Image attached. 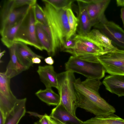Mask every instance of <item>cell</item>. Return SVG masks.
<instances>
[{
	"label": "cell",
	"instance_id": "obj_1",
	"mask_svg": "<svg viewBox=\"0 0 124 124\" xmlns=\"http://www.w3.org/2000/svg\"><path fill=\"white\" fill-rule=\"evenodd\" d=\"M102 84L100 80L87 78L82 81L76 79L74 83L78 107L92 113L95 116H108L114 114L115 108L100 95L99 90Z\"/></svg>",
	"mask_w": 124,
	"mask_h": 124
},
{
	"label": "cell",
	"instance_id": "obj_2",
	"mask_svg": "<svg viewBox=\"0 0 124 124\" xmlns=\"http://www.w3.org/2000/svg\"><path fill=\"white\" fill-rule=\"evenodd\" d=\"M43 9L48 23L52 27L58 38L60 48L64 40L72 37L67 15L66 9L57 10L45 0Z\"/></svg>",
	"mask_w": 124,
	"mask_h": 124
},
{
	"label": "cell",
	"instance_id": "obj_3",
	"mask_svg": "<svg viewBox=\"0 0 124 124\" xmlns=\"http://www.w3.org/2000/svg\"><path fill=\"white\" fill-rule=\"evenodd\" d=\"M58 90L60 98L59 103L72 115L76 116L77 107L76 104V98L74 83L76 79L74 73L66 71L57 74Z\"/></svg>",
	"mask_w": 124,
	"mask_h": 124
},
{
	"label": "cell",
	"instance_id": "obj_4",
	"mask_svg": "<svg viewBox=\"0 0 124 124\" xmlns=\"http://www.w3.org/2000/svg\"><path fill=\"white\" fill-rule=\"evenodd\" d=\"M66 71L83 75L87 78L100 80L105 76V70L98 61H92L70 56L65 64Z\"/></svg>",
	"mask_w": 124,
	"mask_h": 124
},
{
	"label": "cell",
	"instance_id": "obj_5",
	"mask_svg": "<svg viewBox=\"0 0 124 124\" xmlns=\"http://www.w3.org/2000/svg\"><path fill=\"white\" fill-rule=\"evenodd\" d=\"M34 6L31 7L19 27L15 42H21L42 51L43 49L37 36Z\"/></svg>",
	"mask_w": 124,
	"mask_h": 124
},
{
	"label": "cell",
	"instance_id": "obj_6",
	"mask_svg": "<svg viewBox=\"0 0 124 124\" xmlns=\"http://www.w3.org/2000/svg\"><path fill=\"white\" fill-rule=\"evenodd\" d=\"M31 7L27 6L15 8L14 0L4 2L0 12V34L19 21L28 13Z\"/></svg>",
	"mask_w": 124,
	"mask_h": 124
},
{
	"label": "cell",
	"instance_id": "obj_7",
	"mask_svg": "<svg viewBox=\"0 0 124 124\" xmlns=\"http://www.w3.org/2000/svg\"><path fill=\"white\" fill-rule=\"evenodd\" d=\"M97 59L110 75L124 76V50L118 48L98 56Z\"/></svg>",
	"mask_w": 124,
	"mask_h": 124
},
{
	"label": "cell",
	"instance_id": "obj_8",
	"mask_svg": "<svg viewBox=\"0 0 124 124\" xmlns=\"http://www.w3.org/2000/svg\"><path fill=\"white\" fill-rule=\"evenodd\" d=\"M11 79L5 72L0 73V112L5 116L14 107L17 99L10 87Z\"/></svg>",
	"mask_w": 124,
	"mask_h": 124
},
{
	"label": "cell",
	"instance_id": "obj_9",
	"mask_svg": "<svg viewBox=\"0 0 124 124\" xmlns=\"http://www.w3.org/2000/svg\"><path fill=\"white\" fill-rule=\"evenodd\" d=\"M111 40L114 45L124 50V30L107 19L94 26Z\"/></svg>",
	"mask_w": 124,
	"mask_h": 124
},
{
	"label": "cell",
	"instance_id": "obj_10",
	"mask_svg": "<svg viewBox=\"0 0 124 124\" xmlns=\"http://www.w3.org/2000/svg\"><path fill=\"white\" fill-rule=\"evenodd\" d=\"M87 8L92 26L105 20L104 13L110 0H86Z\"/></svg>",
	"mask_w": 124,
	"mask_h": 124
},
{
	"label": "cell",
	"instance_id": "obj_11",
	"mask_svg": "<svg viewBox=\"0 0 124 124\" xmlns=\"http://www.w3.org/2000/svg\"><path fill=\"white\" fill-rule=\"evenodd\" d=\"M78 7V25L77 31L78 35L86 36L90 31L92 26L87 8L85 0H77Z\"/></svg>",
	"mask_w": 124,
	"mask_h": 124
},
{
	"label": "cell",
	"instance_id": "obj_12",
	"mask_svg": "<svg viewBox=\"0 0 124 124\" xmlns=\"http://www.w3.org/2000/svg\"><path fill=\"white\" fill-rule=\"evenodd\" d=\"M16 54L20 63L27 69L33 64L32 61V58L37 57L41 59L44 57L38 55L33 52L27 45L23 43L15 41Z\"/></svg>",
	"mask_w": 124,
	"mask_h": 124
},
{
	"label": "cell",
	"instance_id": "obj_13",
	"mask_svg": "<svg viewBox=\"0 0 124 124\" xmlns=\"http://www.w3.org/2000/svg\"><path fill=\"white\" fill-rule=\"evenodd\" d=\"M106 89L119 97L124 96V76L109 75L102 81Z\"/></svg>",
	"mask_w": 124,
	"mask_h": 124
},
{
	"label": "cell",
	"instance_id": "obj_14",
	"mask_svg": "<svg viewBox=\"0 0 124 124\" xmlns=\"http://www.w3.org/2000/svg\"><path fill=\"white\" fill-rule=\"evenodd\" d=\"M37 72L46 88L54 87L58 89L57 74L52 65L39 66Z\"/></svg>",
	"mask_w": 124,
	"mask_h": 124
},
{
	"label": "cell",
	"instance_id": "obj_15",
	"mask_svg": "<svg viewBox=\"0 0 124 124\" xmlns=\"http://www.w3.org/2000/svg\"><path fill=\"white\" fill-rule=\"evenodd\" d=\"M58 122L65 124H82V121L69 112L61 104L53 108L49 116Z\"/></svg>",
	"mask_w": 124,
	"mask_h": 124
},
{
	"label": "cell",
	"instance_id": "obj_16",
	"mask_svg": "<svg viewBox=\"0 0 124 124\" xmlns=\"http://www.w3.org/2000/svg\"><path fill=\"white\" fill-rule=\"evenodd\" d=\"M65 52L80 58L89 60H94L97 57L103 55L101 53L86 46L77 39L75 48Z\"/></svg>",
	"mask_w": 124,
	"mask_h": 124
},
{
	"label": "cell",
	"instance_id": "obj_17",
	"mask_svg": "<svg viewBox=\"0 0 124 124\" xmlns=\"http://www.w3.org/2000/svg\"><path fill=\"white\" fill-rule=\"evenodd\" d=\"M27 99H18L13 109L5 116L4 124H18L26 112Z\"/></svg>",
	"mask_w": 124,
	"mask_h": 124
},
{
	"label": "cell",
	"instance_id": "obj_18",
	"mask_svg": "<svg viewBox=\"0 0 124 124\" xmlns=\"http://www.w3.org/2000/svg\"><path fill=\"white\" fill-rule=\"evenodd\" d=\"M9 49L10 59L5 72L7 76L11 79L28 69L20 63L17 58L15 43Z\"/></svg>",
	"mask_w": 124,
	"mask_h": 124
},
{
	"label": "cell",
	"instance_id": "obj_19",
	"mask_svg": "<svg viewBox=\"0 0 124 124\" xmlns=\"http://www.w3.org/2000/svg\"><path fill=\"white\" fill-rule=\"evenodd\" d=\"M28 13L19 21L6 29L0 34L1 40L7 47L9 48L14 44L18 31Z\"/></svg>",
	"mask_w": 124,
	"mask_h": 124
},
{
	"label": "cell",
	"instance_id": "obj_20",
	"mask_svg": "<svg viewBox=\"0 0 124 124\" xmlns=\"http://www.w3.org/2000/svg\"><path fill=\"white\" fill-rule=\"evenodd\" d=\"M86 36L99 44L107 53L117 48L113 45L111 40L98 29L92 30Z\"/></svg>",
	"mask_w": 124,
	"mask_h": 124
},
{
	"label": "cell",
	"instance_id": "obj_21",
	"mask_svg": "<svg viewBox=\"0 0 124 124\" xmlns=\"http://www.w3.org/2000/svg\"><path fill=\"white\" fill-rule=\"evenodd\" d=\"M35 94L40 100L49 105L57 106L60 102L59 95L54 92L52 88H46L44 90L40 89Z\"/></svg>",
	"mask_w": 124,
	"mask_h": 124
},
{
	"label": "cell",
	"instance_id": "obj_22",
	"mask_svg": "<svg viewBox=\"0 0 124 124\" xmlns=\"http://www.w3.org/2000/svg\"><path fill=\"white\" fill-rule=\"evenodd\" d=\"M82 124H124V119L114 114L108 116H95L84 121Z\"/></svg>",
	"mask_w": 124,
	"mask_h": 124
},
{
	"label": "cell",
	"instance_id": "obj_23",
	"mask_svg": "<svg viewBox=\"0 0 124 124\" xmlns=\"http://www.w3.org/2000/svg\"><path fill=\"white\" fill-rule=\"evenodd\" d=\"M36 29L37 38L43 50H45L49 56L54 55L50 42L47 34L42 27L36 23Z\"/></svg>",
	"mask_w": 124,
	"mask_h": 124
},
{
	"label": "cell",
	"instance_id": "obj_24",
	"mask_svg": "<svg viewBox=\"0 0 124 124\" xmlns=\"http://www.w3.org/2000/svg\"><path fill=\"white\" fill-rule=\"evenodd\" d=\"M75 38L85 45L101 53L103 55L107 53L99 44L86 36L76 35Z\"/></svg>",
	"mask_w": 124,
	"mask_h": 124
},
{
	"label": "cell",
	"instance_id": "obj_25",
	"mask_svg": "<svg viewBox=\"0 0 124 124\" xmlns=\"http://www.w3.org/2000/svg\"><path fill=\"white\" fill-rule=\"evenodd\" d=\"M67 15L72 37L75 36L78 25V20L74 15L71 8L67 10Z\"/></svg>",
	"mask_w": 124,
	"mask_h": 124
},
{
	"label": "cell",
	"instance_id": "obj_26",
	"mask_svg": "<svg viewBox=\"0 0 124 124\" xmlns=\"http://www.w3.org/2000/svg\"><path fill=\"white\" fill-rule=\"evenodd\" d=\"M57 10L71 8L73 0H45Z\"/></svg>",
	"mask_w": 124,
	"mask_h": 124
},
{
	"label": "cell",
	"instance_id": "obj_27",
	"mask_svg": "<svg viewBox=\"0 0 124 124\" xmlns=\"http://www.w3.org/2000/svg\"><path fill=\"white\" fill-rule=\"evenodd\" d=\"M34 9L36 22L45 25H48V23L43 8L36 3L34 6Z\"/></svg>",
	"mask_w": 124,
	"mask_h": 124
},
{
	"label": "cell",
	"instance_id": "obj_28",
	"mask_svg": "<svg viewBox=\"0 0 124 124\" xmlns=\"http://www.w3.org/2000/svg\"><path fill=\"white\" fill-rule=\"evenodd\" d=\"M75 36L68 40H64L60 48L61 51L65 52L67 50L72 49L75 48L77 41Z\"/></svg>",
	"mask_w": 124,
	"mask_h": 124
},
{
	"label": "cell",
	"instance_id": "obj_29",
	"mask_svg": "<svg viewBox=\"0 0 124 124\" xmlns=\"http://www.w3.org/2000/svg\"><path fill=\"white\" fill-rule=\"evenodd\" d=\"M36 0H14V5L15 8H18L29 6L32 7L37 3Z\"/></svg>",
	"mask_w": 124,
	"mask_h": 124
},
{
	"label": "cell",
	"instance_id": "obj_30",
	"mask_svg": "<svg viewBox=\"0 0 124 124\" xmlns=\"http://www.w3.org/2000/svg\"><path fill=\"white\" fill-rule=\"evenodd\" d=\"M45 115L47 119L49 124H62L61 123L51 118L47 114H45Z\"/></svg>",
	"mask_w": 124,
	"mask_h": 124
},
{
	"label": "cell",
	"instance_id": "obj_31",
	"mask_svg": "<svg viewBox=\"0 0 124 124\" xmlns=\"http://www.w3.org/2000/svg\"><path fill=\"white\" fill-rule=\"evenodd\" d=\"M44 61L47 64L50 65H52L54 62V61L52 57L49 56L45 58Z\"/></svg>",
	"mask_w": 124,
	"mask_h": 124
},
{
	"label": "cell",
	"instance_id": "obj_32",
	"mask_svg": "<svg viewBox=\"0 0 124 124\" xmlns=\"http://www.w3.org/2000/svg\"><path fill=\"white\" fill-rule=\"evenodd\" d=\"M39 122L40 124H49L48 121L45 115L40 119Z\"/></svg>",
	"mask_w": 124,
	"mask_h": 124
},
{
	"label": "cell",
	"instance_id": "obj_33",
	"mask_svg": "<svg viewBox=\"0 0 124 124\" xmlns=\"http://www.w3.org/2000/svg\"><path fill=\"white\" fill-rule=\"evenodd\" d=\"M41 59L37 57L33 58L32 59L33 64H40L41 62Z\"/></svg>",
	"mask_w": 124,
	"mask_h": 124
},
{
	"label": "cell",
	"instance_id": "obj_34",
	"mask_svg": "<svg viewBox=\"0 0 124 124\" xmlns=\"http://www.w3.org/2000/svg\"><path fill=\"white\" fill-rule=\"evenodd\" d=\"M116 3L118 7H124V0H116Z\"/></svg>",
	"mask_w": 124,
	"mask_h": 124
},
{
	"label": "cell",
	"instance_id": "obj_35",
	"mask_svg": "<svg viewBox=\"0 0 124 124\" xmlns=\"http://www.w3.org/2000/svg\"><path fill=\"white\" fill-rule=\"evenodd\" d=\"M120 17L123 22V27L124 28V7H123L121 9Z\"/></svg>",
	"mask_w": 124,
	"mask_h": 124
},
{
	"label": "cell",
	"instance_id": "obj_36",
	"mask_svg": "<svg viewBox=\"0 0 124 124\" xmlns=\"http://www.w3.org/2000/svg\"><path fill=\"white\" fill-rule=\"evenodd\" d=\"M27 112L31 115L39 117L40 119L43 116V115H40L35 112Z\"/></svg>",
	"mask_w": 124,
	"mask_h": 124
},
{
	"label": "cell",
	"instance_id": "obj_37",
	"mask_svg": "<svg viewBox=\"0 0 124 124\" xmlns=\"http://www.w3.org/2000/svg\"><path fill=\"white\" fill-rule=\"evenodd\" d=\"M5 118L2 113L0 112V124H4Z\"/></svg>",
	"mask_w": 124,
	"mask_h": 124
},
{
	"label": "cell",
	"instance_id": "obj_38",
	"mask_svg": "<svg viewBox=\"0 0 124 124\" xmlns=\"http://www.w3.org/2000/svg\"><path fill=\"white\" fill-rule=\"evenodd\" d=\"M6 51L4 50L0 52V59H1V57L4 55V54L5 53Z\"/></svg>",
	"mask_w": 124,
	"mask_h": 124
},
{
	"label": "cell",
	"instance_id": "obj_39",
	"mask_svg": "<svg viewBox=\"0 0 124 124\" xmlns=\"http://www.w3.org/2000/svg\"><path fill=\"white\" fill-rule=\"evenodd\" d=\"M34 124H40L39 123V122H35L34 123Z\"/></svg>",
	"mask_w": 124,
	"mask_h": 124
},
{
	"label": "cell",
	"instance_id": "obj_40",
	"mask_svg": "<svg viewBox=\"0 0 124 124\" xmlns=\"http://www.w3.org/2000/svg\"><path fill=\"white\" fill-rule=\"evenodd\" d=\"M62 124H65L63 123H61Z\"/></svg>",
	"mask_w": 124,
	"mask_h": 124
}]
</instances>
